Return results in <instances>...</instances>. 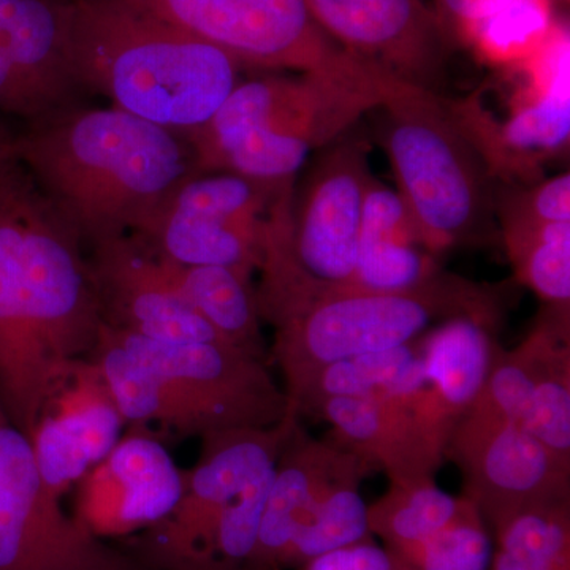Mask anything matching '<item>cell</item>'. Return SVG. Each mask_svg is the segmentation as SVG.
<instances>
[{"instance_id":"1","label":"cell","mask_w":570,"mask_h":570,"mask_svg":"<svg viewBox=\"0 0 570 570\" xmlns=\"http://www.w3.org/2000/svg\"><path fill=\"white\" fill-rule=\"evenodd\" d=\"M102 325L80 236L11 157L0 167V404L26 436Z\"/></svg>"},{"instance_id":"2","label":"cell","mask_w":570,"mask_h":570,"mask_svg":"<svg viewBox=\"0 0 570 570\" xmlns=\"http://www.w3.org/2000/svg\"><path fill=\"white\" fill-rule=\"evenodd\" d=\"M258 273V314L275 330L273 356L284 384L335 360L404 346L453 318L499 330L509 305L508 285L475 283L444 269L407 291L318 281L292 254L287 212L269 220Z\"/></svg>"},{"instance_id":"3","label":"cell","mask_w":570,"mask_h":570,"mask_svg":"<svg viewBox=\"0 0 570 570\" xmlns=\"http://www.w3.org/2000/svg\"><path fill=\"white\" fill-rule=\"evenodd\" d=\"M13 156L92 249L142 232L197 165L183 134L119 108H63L13 138Z\"/></svg>"},{"instance_id":"4","label":"cell","mask_w":570,"mask_h":570,"mask_svg":"<svg viewBox=\"0 0 570 570\" xmlns=\"http://www.w3.org/2000/svg\"><path fill=\"white\" fill-rule=\"evenodd\" d=\"M71 80L165 129L187 134L219 110L243 66L126 0L63 2Z\"/></svg>"},{"instance_id":"5","label":"cell","mask_w":570,"mask_h":570,"mask_svg":"<svg viewBox=\"0 0 570 570\" xmlns=\"http://www.w3.org/2000/svg\"><path fill=\"white\" fill-rule=\"evenodd\" d=\"M393 92L385 77L264 75L239 80L204 126L183 135L198 174L294 183L311 153L346 134Z\"/></svg>"},{"instance_id":"6","label":"cell","mask_w":570,"mask_h":570,"mask_svg":"<svg viewBox=\"0 0 570 570\" xmlns=\"http://www.w3.org/2000/svg\"><path fill=\"white\" fill-rule=\"evenodd\" d=\"M374 111L377 141L392 164L396 193L428 247L442 257L453 247L493 245L499 239L498 179L452 100L403 86Z\"/></svg>"},{"instance_id":"7","label":"cell","mask_w":570,"mask_h":570,"mask_svg":"<svg viewBox=\"0 0 570 570\" xmlns=\"http://www.w3.org/2000/svg\"><path fill=\"white\" fill-rule=\"evenodd\" d=\"M243 67L343 78L389 77L330 39L305 0H126Z\"/></svg>"},{"instance_id":"8","label":"cell","mask_w":570,"mask_h":570,"mask_svg":"<svg viewBox=\"0 0 570 570\" xmlns=\"http://www.w3.org/2000/svg\"><path fill=\"white\" fill-rule=\"evenodd\" d=\"M292 193L294 183L197 174L137 235L175 264L225 266L254 276L264 262L273 213Z\"/></svg>"},{"instance_id":"9","label":"cell","mask_w":570,"mask_h":570,"mask_svg":"<svg viewBox=\"0 0 570 570\" xmlns=\"http://www.w3.org/2000/svg\"><path fill=\"white\" fill-rule=\"evenodd\" d=\"M444 459L463 478V497L491 530L523 510L570 502V464L482 401L450 434Z\"/></svg>"},{"instance_id":"10","label":"cell","mask_w":570,"mask_h":570,"mask_svg":"<svg viewBox=\"0 0 570 570\" xmlns=\"http://www.w3.org/2000/svg\"><path fill=\"white\" fill-rule=\"evenodd\" d=\"M0 570H129L70 519L0 404Z\"/></svg>"},{"instance_id":"11","label":"cell","mask_w":570,"mask_h":570,"mask_svg":"<svg viewBox=\"0 0 570 570\" xmlns=\"http://www.w3.org/2000/svg\"><path fill=\"white\" fill-rule=\"evenodd\" d=\"M299 425L292 412L272 428L216 431L202 438L200 460L184 472L178 504L153 527L154 547L167 562L213 569V539L224 510L265 471L275 466Z\"/></svg>"},{"instance_id":"12","label":"cell","mask_w":570,"mask_h":570,"mask_svg":"<svg viewBox=\"0 0 570 570\" xmlns=\"http://www.w3.org/2000/svg\"><path fill=\"white\" fill-rule=\"evenodd\" d=\"M292 194L288 242L299 266L324 283L351 284L371 175L366 137L348 129L318 149Z\"/></svg>"},{"instance_id":"13","label":"cell","mask_w":570,"mask_h":570,"mask_svg":"<svg viewBox=\"0 0 570 570\" xmlns=\"http://www.w3.org/2000/svg\"><path fill=\"white\" fill-rule=\"evenodd\" d=\"M105 326L142 365L175 379L219 431L272 428L295 412L266 362L234 344L171 343Z\"/></svg>"},{"instance_id":"14","label":"cell","mask_w":570,"mask_h":570,"mask_svg":"<svg viewBox=\"0 0 570 570\" xmlns=\"http://www.w3.org/2000/svg\"><path fill=\"white\" fill-rule=\"evenodd\" d=\"M343 50L389 77L444 96L450 39L436 10L422 0H305Z\"/></svg>"},{"instance_id":"15","label":"cell","mask_w":570,"mask_h":570,"mask_svg":"<svg viewBox=\"0 0 570 570\" xmlns=\"http://www.w3.org/2000/svg\"><path fill=\"white\" fill-rule=\"evenodd\" d=\"M569 313L551 309L513 351H494L479 400L570 464Z\"/></svg>"},{"instance_id":"16","label":"cell","mask_w":570,"mask_h":570,"mask_svg":"<svg viewBox=\"0 0 570 570\" xmlns=\"http://www.w3.org/2000/svg\"><path fill=\"white\" fill-rule=\"evenodd\" d=\"M89 250L105 325L171 343H228L179 294L164 258L140 236H119Z\"/></svg>"},{"instance_id":"17","label":"cell","mask_w":570,"mask_h":570,"mask_svg":"<svg viewBox=\"0 0 570 570\" xmlns=\"http://www.w3.org/2000/svg\"><path fill=\"white\" fill-rule=\"evenodd\" d=\"M184 472L168 450L146 434L121 438L78 482L77 521L94 538H121L170 515Z\"/></svg>"},{"instance_id":"18","label":"cell","mask_w":570,"mask_h":570,"mask_svg":"<svg viewBox=\"0 0 570 570\" xmlns=\"http://www.w3.org/2000/svg\"><path fill=\"white\" fill-rule=\"evenodd\" d=\"M126 420L91 358L75 367L31 436L47 489L61 498L121 441Z\"/></svg>"},{"instance_id":"19","label":"cell","mask_w":570,"mask_h":570,"mask_svg":"<svg viewBox=\"0 0 570 570\" xmlns=\"http://www.w3.org/2000/svg\"><path fill=\"white\" fill-rule=\"evenodd\" d=\"M314 419L333 426L335 448L382 469L393 485L434 480L444 461V445L401 396L328 400Z\"/></svg>"},{"instance_id":"20","label":"cell","mask_w":570,"mask_h":570,"mask_svg":"<svg viewBox=\"0 0 570 570\" xmlns=\"http://www.w3.org/2000/svg\"><path fill=\"white\" fill-rule=\"evenodd\" d=\"M498 332L483 322L453 318L420 337L422 382L414 393L401 397L444 450L450 434L482 392L499 346Z\"/></svg>"},{"instance_id":"21","label":"cell","mask_w":570,"mask_h":570,"mask_svg":"<svg viewBox=\"0 0 570 570\" xmlns=\"http://www.w3.org/2000/svg\"><path fill=\"white\" fill-rule=\"evenodd\" d=\"M442 272L403 198L376 178L367 189L352 285L367 291H407Z\"/></svg>"},{"instance_id":"22","label":"cell","mask_w":570,"mask_h":570,"mask_svg":"<svg viewBox=\"0 0 570 570\" xmlns=\"http://www.w3.org/2000/svg\"><path fill=\"white\" fill-rule=\"evenodd\" d=\"M344 450L311 438L302 426L276 461L272 489L245 570H283L285 551L316 491L335 472Z\"/></svg>"},{"instance_id":"23","label":"cell","mask_w":570,"mask_h":570,"mask_svg":"<svg viewBox=\"0 0 570 570\" xmlns=\"http://www.w3.org/2000/svg\"><path fill=\"white\" fill-rule=\"evenodd\" d=\"M89 358L99 366L112 400L126 422L157 423L183 434L200 436L219 431L204 406L175 379L142 365L102 325Z\"/></svg>"},{"instance_id":"24","label":"cell","mask_w":570,"mask_h":570,"mask_svg":"<svg viewBox=\"0 0 570 570\" xmlns=\"http://www.w3.org/2000/svg\"><path fill=\"white\" fill-rule=\"evenodd\" d=\"M420 337L390 351L335 360L285 382L291 407L298 417L314 419L328 400L406 396L415 392L422 382Z\"/></svg>"},{"instance_id":"25","label":"cell","mask_w":570,"mask_h":570,"mask_svg":"<svg viewBox=\"0 0 570 570\" xmlns=\"http://www.w3.org/2000/svg\"><path fill=\"white\" fill-rule=\"evenodd\" d=\"M0 47L62 107L78 88L71 80L63 36V2L0 0Z\"/></svg>"},{"instance_id":"26","label":"cell","mask_w":570,"mask_h":570,"mask_svg":"<svg viewBox=\"0 0 570 570\" xmlns=\"http://www.w3.org/2000/svg\"><path fill=\"white\" fill-rule=\"evenodd\" d=\"M366 471L362 461L344 450L335 472L311 499L285 551L283 570L302 568L330 551L373 539L367 527V505L360 494Z\"/></svg>"},{"instance_id":"27","label":"cell","mask_w":570,"mask_h":570,"mask_svg":"<svg viewBox=\"0 0 570 570\" xmlns=\"http://www.w3.org/2000/svg\"><path fill=\"white\" fill-rule=\"evenodd\" d=\"M163 258L179 294L219 335L268 362L253 276L225 266L179 265Z\"/></svg>"},{"instance_id":"28","label":"cell","mask_w":570,"mask_h":570,"mask_svg":"<svg viewBox=\"0 0 570 570\" xmlns=\"http://www.w3.org/2000/svg\"><path fill=\"white\" fill-rule=\"evenodd\" d=\"M498 228L517 281L551 309L569 313L570 223L508 219Z\"/></svg>"},{"instance_id":"29","label":"cell","mask_w":570,"mask_h":570,"mask_svg":"<svg viewBox=\"0 0 570 570\" xmlns=\"http://www.w3.org/2000/svg\"><path fill=\"white\" fill-rule=\"evenodd\" d=\"M557 21L551 0H499L460 41L483 62L512 70L546 43Z\"/></svg>"},{"instance_id":"30","label":"cell","mask_w":570,"mask_h":570,"mask_svg":"<svg viewBox=\"0 0 570 570\" xmlns=\"http://www.w3.org/2000/svg\"><path fill=\"white\" fill-rule=\"evenodd\" d=\"M471 504L468 498L450 497L434 480L414 485H393L367 505V527L389 550L400 551L436 534Z\"/></svg>"},{"instance_id":"31","label":"cell","mask_w":570,"mask_h":570,"mask_svg":"<svg viewBox=\"0 0 570 570\" xmlns=\"http://www.w3.org/2000/svg\"><path fill=\"white\" fill-rule=\"evenodd\" d=\"M493 534L490 570H570V502L523 510Z\"/></svg>"},{"instance_id":"32","label":"cell","mask_w":570,"mask_h":570,"mask_svg":"<svg viewBox=\"0 0 570 570\" xmlns=\"http://www.w3.org/2000/svg\"><path fill=\"white\" fill-rule=\"evenodd\" d=\"M393 553L407 570H490L493 542L489 527L471 502L436 534Z\"/></svg>"},{"instance_id":"33","label":"cell","mask_w":570,"mask_h":570,"mask_svg":"<svg viewBox=\"0 0 570 570\" xmlns=\"http://www.w3.org/2000/svg\"><path fill=\"white\" fill-rule=\"evenodd\" d=\"M494 214L498 220L570 223V176L540 179L531 186L497 184Z\"/></svg>"},{"instance_id":"34","label":"cell","mask_w":570,"mask_h":570,"mask_svg":"<svg viewBox=\"0 0 570 570\" xmlns=\"http://www.w3.org/2000/svg\"><path fill=\"white\" fill-rule=\"evenodd\" d=\"M63 108L69 107L40 89L0 47V111L33 124Z\"/></svg>"},{"instance_id":"35","label":"cell","mask_w":570,"mask_h":570,"mask_svg":"<svg viewBox=\"0 0 570 570\" xmlns=\"http://www.w3.org/2000/svg\"><path fill=\"white\" fill-rule=\"evenodd\" d=\"M302 570H407L403 561L374 539L354 543L314 558Z\"/></svg>"},{"instance_id":"36","label":"cell","mask_w":570,"mask_h":570,"mask_svg":"<svg viewBox=\"0 0 570 570\" xmlns=\"http://www.w3.org/2000/svg\"><path fill=\"white\" fill-rule=\"evenodd\" d=\"M499 0H438L436 13L450 39L461 40L472 22L478 21Z\"/></svg>"},{"instance_id":"37","label":"cell","mask_w":570,"mask_h":570,"mask_svg":"<svg viewBox=\"0 0 570 570\" xmlns=\"http://www.w3.org/2000/svg\"><path fill=\"white\" fill-rule=\"evenodd\" d=\"M13 157V138L0 132V167Z\"/></svg>"}]
</instances>
